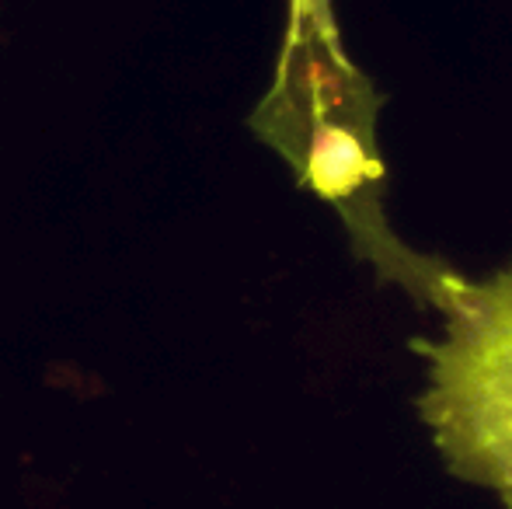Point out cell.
<instances>
[{
    "label": "cell",
    "mask_w": 512,
    "mask_h": 509,
    "mask_svg": "<svg viewBox=\"0 0 512 509\" xmlns=\"http://www.w3.org/2000/svg\"><path fill=\"white\" fill-rule=\"evenodd\" d=\"M380 105V91L345 53L335 18H286L276 70L248 126L290 164L300 189L338 213L352 252L380 283L443 311L460 276L394 234L377 143Z\"/></svg>",
    "instance_id": "6da1fadb"
},
{
    "label": "cell",
    "mask_w": 512,
    "mask_h": 509,
    "mask_svg": "<svg viewBox=\"0 0 512 509\" xmlns=\"http://www.w3.org/2000/svg\"><path fill=\"white\" fill-rule=\"evenodd\" d=\"M443 339L415 342L429 360L418 412L460 482L512 506V262L488 279L453 283Z\"/></svg>",
    "instance_id": "7a4b0ae2"
},
{
    "label": "cell",
    "mask_w": 512,
    "mask_h": 509,
    "mask_svg": "<svg viewBox=\"0 0 512 509\" xmlns=\"http://www.w3.org/2000/svg\"><path fill=\"white\" fill-rule=\"evenodd\" d=\"M286 18H335L331 0H286Z\"/></svg>",
    "instance_id": "3957f363"
},
{
    "label": "cell",
    "mask_w": 512,
    "mask_h": 509,
    "mask_svg": "<svg viewBox=\"0 0 512 509\" xmlns=\"http://www.w3.org/2000/svg\"><path fill=\"white\" fill-rule=\"evenodd\" d=\"M509 509H512V506H509Z\"/></svg>",
    "instance_id": "277c9868"
}]
</instances>
